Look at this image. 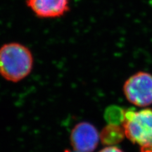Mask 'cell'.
I'll return each mask as SVG.
<instances>
[{"label":"cell","instance_id":"1","mask_svg":"<svg viewBox=\"0 0 152 152\" xmlns=\"http://www.w3.org/2000/svg\"><path fill=\"white\" fill-rule=\"evenodd\" d=\"M33 56L27 47L10 42L0 47V75L6 80L18 83L30 75Z\"/></svg>","mask_w":152,"mask_h":152},{"label":"cell","instance_id":"7","mask_svg":"<svg viewBox=\"0 0 152 152\" xmlns=\"http://www.w3.org/2000/svg\"><path fill=\"white\" fill-rule=\"evenodd\" d=\"M99 152H123V151L116 147H114V146H109V147L104 148L103 149H102Z\"/></svg>","mask_w":152,"mask_h":152},{"label":"cell","instance_id":"3","mask_svg":"<svg viewBox=\"0 0 152 152\" xmlns=\"http://www.w3.org/2000/svg\"><path fill=\"white\" fill-rule=\"evenodd\" d=\"M125 97L140 107L152 104V75L147 72H138L125 81L123 86Z\"/></svg>","mask_w":152,"mask_h":152},{"label":"cell","instance_id":"4","mask_svg":"<svg viewBox=\"0 0 152 152\" xmlns=\"http://www.w3.org/2000/svg\"><path fill=\"white\" fill-rule=\"evenodd\" d=\"M99 142V134L90 123L82 122L74 127L71 133V144L74 151L92 152Z\"/></svg>","mask_w":152,"mask_h":152},{"label":"cell","instance_id":"2","mask_svg":"<svg viewBox=\"0 0 152 152\" xmlns=\"http://www.w3.org/2000/svg\"><path fill=\"white\" fill-rule=\"evenodd\" d=\"M123 128L125 136L141 150L152 149V109L124 112Z\"/></svg>","mask_w":152,"mask_h":152},{"label":"cell","instance_id":"8","mask_svg":"<svg viewBox=\"0 0 152 152\" xmlns=\"http://www.w3.org/2000/svg\"><path fill=\"white\" fill-rule=\"evenodd\" d=\"M67 152H78V151H67Z\"/></svg>","mask_w":152,"mask_h":152},{"label":"cell","instance_id":"6","mask_svg":"<svg viewBox=\"0 0 152 152\" xmlns=\"http://www.w3.org/2000/svg\"><path fill=\"white\" fill-rule=\"evenodd\" d=\"M125 136L123 128L117 124H110L104 128L101 133V139L104 144H114L121 142Z\"/></svg>","mask_w":152,"mask_h":152},{"label":"cell","instance_id":"5","mask_svg":"<svg viewBox=\"0 0 152 152\" xmlns=\"http://www.w3.org/2000/svg\"><path fill=\"white\" fill-rule=\"evenodd\" d=\"M26 4L41 18H58L70 10L69 0H26Z\"/></svg>","mask_w":152,"mask_h":152}]
</instances>
